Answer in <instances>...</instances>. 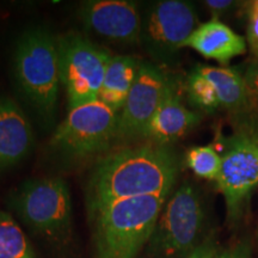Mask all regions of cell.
<instances>
[{"instance_id": "1", "label": "cell", "mask_w": 258, "mask_h": 258, "mask_svg": "<svg viewBox=\"0 0 258 258\" xmlns=\"http://www.w3.org/2000/svg\"><path fill=\"white\" fill-rule=\"evenodd\" d=\"M179 159L169 146L147 141L103 156L86 183L90 217L112 203L145 196H170L179 175Z\"/></svg>"}, {"instance_id": "2", "label": "cell", "mask_w": 258, "mask_h": 258, "mask_svg": "<svg viewBox=\"0 0 258 258\" xmlns=\"http://www.w3.org/2000/svg\"><path fill=\"white\" fill-rule=\"evenodd\" d=\"M12 74L18 95L42 128L55 123L60 92L57 36L46 27H30L19 35L12 53Z\"/></svg>"}, {"instance_id": "3", "label": "cell", "mask_w": 258, "mask_h": 258, "mask_svg": "<svg viewBox=\"0 0 258 258\" xmlns=\"http://www.w3.org/2000/svg\"><path fill=\"white\" fill-rule=\"evenodd\" d=\"M169 196L123 200L92 215L95 258H135L148 244Z\"/></svg>"}, {"instance_id": "4", "label": "cell", "mask_w": 258, "mask_h": 258, "mask_svg": "<svg viewBox=\"0 0 258 258\" xmlns=\"http://www.w3.org/2000/svg\"><path fill=\"white\" fill-rule=\"evenodd\" d=\"M6 206L35 235L53 246L72 238V202L67 183L59 177L24 180L6 196Z\"/></svg>"}, {"instance_id": "5", "label": "cell", "mask_w": 258, "mask_h": 258, "mask_svg": "<svg viewBox=\"0 0 258 258\" xmlns=\"http://www.w3.org/2000/svg\"><path fill=\"white\" fill-rule=\"evenodd\" d=\"M205 221L201 192L186 180L164 206L148 241V252L154 258H185L205 240H201Z\"/></svg>"}, {"instance_id": "6", "label": "cell", "mask_w": 258, "mask_h": 258, "mask_svg": "<svg viewBox=\"0 0 258 258\" xmlns=\"http://www.w3.org/2000/svg\"><path fill=\"white\" fill-rule=\"evenodd\" d=\"M118 114L97 101L70 110L55 128L49 151L62 163H78L104 153L117 140Z\"/></svg>"}, {"instance_id": "7", "label": "cell", "mask_w": 258, "mask_h": 258, "mask_svg": "<svg viewBox=\"0 0 258 258\" xmlns=\"http://www.w3.org/2000/svg\"><path fill=\"white\" fill-rule=\"evenodd\" d=\"M61 86L66 91L69 111L98 101L110 51L78 32L57 36Z\"/></svg>"}, {"instance_id": "8", "label": "cell", "mask_w": 258, "mask_h": 258, "mask_svg": "<svg viewBox=\"0 0 258 258\" xmlns=\"http://www.w3.org/2000/svg\"><path fill=\"white\" fill-rule=\"evenodd\" d=\"M198 27V15L191 3L183 0L151 3L141 19L140 46L154 62L172 63Z\"/></svg>"}, {"instance_id": "9", "label": "cell", "mask_w": 258, "mask_h": 258, "mask_svg": "<svg viewBox=\"0 0 258 258\" xmlns=\"http://www.w3.org/2000/svg\"><path fill=\"white\" fill-rule=\"evenodd\" d=\"M217 182L224 195L227 217L235 220L258 185V129L245 127L226 140Z\"/></svg>"}, {"instance_id": "10", "label": "cell", "mask_w": 258, "mask_h": 258, "mask_svg": "<svg viewBox=\"0 0 258 258\" xmlns=\"http://www.w3.org/2000/svg\"><path fill=\"white\" fill-rule=\"evenodd\" d=\"M172 83L159 64L141 61L131 92L118 112V141L132 143L145 139L148 123Z\"/></svg>"}, {"instance_id": "11", "label": "cell", "mask_w": 258, "mask_h": 258, "mask_svg": "<svg viewBox=\"0 0 258 258\" xmlns=\"http://www.w3.org/2000/svg\"><path fill=\"white\" fill-rule=\"evenodd\" d=\"M78 17L86 30L124 47L140 44L139 5L129 0H89L80 4Z\"/></svg>"}, {"instance_id": "12", "label": "cell", "mask_w": 258, "mask_h": 258, "mask_svg": "<svg viewBox=\"0 0 258 258\" xmlns=\"http://www.w3.org/2000/svg\"><path fill=\"white\" fill-rule=\"evenodd\" d=\"M31 123L17 102L0 96V172L18 165L34 148Z\"/></svg>"}, {"instance_id": "13", "label": "cell", "mask_w": 258, "mask_h": 258, "mask_svg": "<svg viewBox=\"0 0 258 258\" xmlns=\"http://www.w3.org/2000/svg\"><path fill=\"white\" fill-rule=\"evenodd\" d=\"M201 118L202 116L199 112L189 110L183 104L175 83H172L148 123L145 139L151 143L169 146L191 131Z\"/></svg>"}, {"instance_id": "14", "label": "cell", "mask_w": 258, "mask_h": 258, "mask_svg": "<svg viewBox=\"0 0 258 258\" xmlns=\"http://www.w3.org/2000/svg\"><path fill=\"white\" fill-rule=\"evenodd\" d=\"M184 47L196 50L206 59L226 64L246 51V41L228 25L212 18L206 23L199 24Z\"/></svg>"}, {"instance_id": "15", "label": "cell", "mask_w": 258, "mask_h": 258, "mask_svg": "<svg viewBox=\"0 0 258 258\" xmlns=\"http://www.w3.org/2000/svg\"><path fill=\"white\" fill-rule=\"evenodd\" d=\"M195 69L213 84L221 108L238 120H250L256 102L247 88L243 74L227 67L199 64Z\"/></svg>"}, {"instance_id": "16", "label": "cell", "mask_w": 258, "mask_h": 258, "mask_svg": "<svg viewBox=\"0 0 258 258\" xmlns=\"http://www.w3.org/2000/svg\"><path fill=\"white\" fill-rule=\"evenodd\" d=\"M140 62L131 55H112L106 66L98 101L118 114L137 78Z\"/></svg>"}, {"instance_id": "17", "label": "cell", "mask_w": 258, "mask_h": 258, "mask_svg": "<svg viewBox=\"0 0 258 258\" xmlns=\"http://www.w3.org/2000/svg\"><path fill=\"white\" fill-rule=\"evenodd\" d=\"M0 258H37L27 235L4 211H0Z\"/></svg>"}, {"instance_id": "18", "label": "cell", "mask_w": 258, "mask_h": 258, "mask_svg": "<svg viewBox=\"0 0 258 258\" xmlns=\"http://www.w3.org/2000/svg\"><path fill=\"white\" fill-rule=\"evenodd\" d=\"M186 165L200 178L217 180L221 170L220 152L212 145L195 146L186 153Z\"/></svg>"}, {"instance_id": "19", "label": "cell", "mask_w": 258, "mask_h": 258, "mask_svg": "<svg viewBox=\"0 0 258 258\" xmlns=\"http://www.w3.org/2000/svg\"><path fill=\"white\" fill-rule=\"evenodd\" d=\"M186 93L190 103L201 111L213 112L221 108L215 88L198 70L194 69L186 79Z\"/></svg>"}, {"instance_id": "20", "label": "cell", "mask_w": 258, "mask_h": 258, "mask_svg": "<svg viewBox=\"0 0 258 258\" xmlns=\"http://www.w3.org/2000/svg\"><path fill=\"white\" fill-rule=\"evenodd\" d=\"M247 44L258 60V0L250 4L247 21Z\"/></svg>"}, {"instance_id": "21", "label": "cell", "mask_w": 258, "mask_h": 258, "mask_svg": "<svg viewBox=\"0 0 258 258\" xmlns=\"http://www.w3.org/2000/svg\"><path fill=\"white\" fill-rule=\"evenodd\" d=\"M203 4L209 10L213 19H219L222 16L233 12L240 3L234 0H206Z\"/></svg>"}, {"instance_id": "22", "label": "cell", "mask_w": 258, "mask_h": 258, "mask_svg": "<svg viewBox=\"0 0 258 258\" xmlns=\"http://www.w3.org/2000/svg\"><path fill=\"white\" fill-rule=\"evenodd\" d=\"M215 258H251V245L247 240H240L219 251Z\"/></svg>"}, {"instance_id": "23", "label": "cell", "mask_w": 258, "mask_h": 258, "mask_svg": "<svg viewBox=\"0 0 258 258\" xmlns=\"http://www.w3.org/2000/svg\"><path fill=\"white\" fill-rule=\"evenodd\" d=\"M219 246L213 235H208L205 240L191 251L185 258H215L219 252Z\"/></svg>"}, {"instance_id": "24", "label": "cell", "mask_w": 258, "mask_h": 258, "mask_svg": "<svg viewBox=\"0 0 258 258\" xmlns=\"http://www.w3.org/2000/svg\"><path fill=\"white\" fill-rule=\"evenodd\" d=\"M243 76L254 102L258 104V60L253 61L247 66Z\"/></svg>"}]
</instances>
